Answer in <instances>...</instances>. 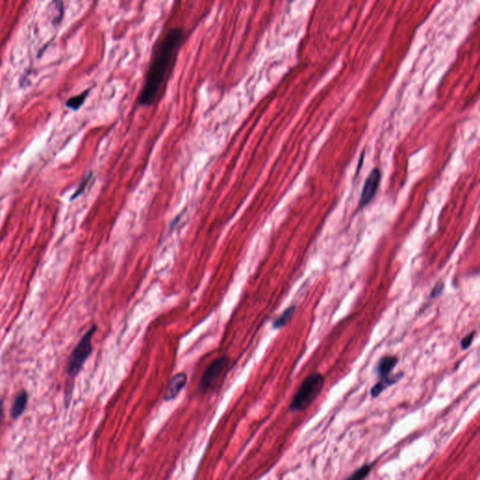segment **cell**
I'll use <instances>...</instances> for the list:
<instances>
[{
    "mask_svg": "<svg viewBox=\"0 0 480 480\" xmlns=\"http://www.w3.org/2000/svg\"><path fill=\"white\" fill-rule=\"evenodd\" d=\"M295 305H292L288 307L287 309H285L282 314L281 316H279L274 322H273V328L274 329H281L282 327H284L287 323L291 320L292 316L294 314L295 312Z\"/></svg>",
    "mask_w": 480,
    "mask_h": 480,
    "instance_id": "obj_11",
    "label": "cell"
},
{
    "mask_svg": "<svg viewBox=\"0 0 480 480\" xmlns=\"http://www.w3.org/2000/svg\"><path fill=\"white\" fill-rule=\"evenodd\" d=\"M443 290H444V283H443V282H438V283L435 285V287L432 290L431 296H432V297H437V296H439V295L442 294Z\"/></svg>",
    "mask_w": 480,
    "mask_h": 480,
    "instance_id": "obj_15",
    "label": "cell"
},
{
    "mask_svg": "<svg viewBox=\"0 0 480 480\" xmlns=\"http://www.w3.org/2000/svg\"><path fill=\"white\" fill-rule=\"evenodd\" d=\"M402 376H403V373H401L399 375H395V376H390V377L387 376V377L382 378L377 384L373 385V387L370 390V395L373 398H376L385 388H387L388 386H390L392 384H395L396 382H398L399 378Z\"/></svg>",
    "mask_w": 480,
    "mask_h": 480,
    "instance_id": "obj_9",
    "label": "cell"
},
{
    "mask_svg": "<svg viewBox=\"0 0 480 480\" xmlns=\"http://www.w3.org/2000/svg\"><path fill=\"white\" fill-rule=\"evenodd\" d=\"M186 383H187V375L184 372H180L179 374L175 375L172 378L171 381L169 382L168 386L166 388L165 399L171 401L173 398H176L180 393V391L183 389Z\"/></svg>",
    "mask_w": 480,
    "mask_h": 480,
    "instance_id": "obj_6",
    "label": "cell"
},
{
    "mask_svg": "<svg viewBox=\"0 0 480 480\" xmlns=\"http://www.w3.org/2000/svg\"><path fill=\"white\" fill-rule=\"evenodd\" d=\"M380 180H381V173L375 168L370 172L369 177L365 181L362 192L360 195V199H359V206H366L371 200L373 199L375 193L377 192Z\"/></svg>",
    "mask_w": 480,
    "mask_h": 480,
    "instance_id": "obj_5",
    "label": "cell"
},
{
    "mask_svg": "<svg viewBox=\"0 0 480 480\" xmlns=\"http://www.w3.org/2000/svg\"><path fill=\"white\" fill-rule=\"evenodd\" d=\"M97 326L94 325L83 336L69 356L67 372L70 376H76L92 352V338L96 333Z\"/></svg>",
    "mask_w": 480,
    "mask_h": 480,
    "instance_id": "obj_3",
    "label": "cell"
},
{
    "mask_svg": "<svg viewBox=\"0 0 480 480\" xmlns=\"http://www.w3.org/2000/svg\"><path fill=\"white\" fill-rule=\"evenodd\" d=\"M90 92V90H86V91H84V92H82V93L79 94V95H76V96L69 98V100L65 103L66 107L72 111L79 110V109L82 107L83 104L86 102V100H87V98L89 96Z\"/></svg>",
    "mask_w": 480,
    "mask_h": 480,
    "instance_id": "obj_10",
    "label": "cell"
},
{
    "mask_svg": "<svg viewBox=\"0 0 480 480\" xmlns=\"http://www.w3.org/2000/svg\"><path fill=\"white\" fill-rule=\"evenodd\" d=\"M474 335H475V332L473 331L471 333H469L467 336L464 337L461 342H460V346L463 350H466L468 347H470V345L472 344V342H473V338H474Z\"/></svg>",
    "mask_w": 480,
    "mask_h": 480,
    "instance_id": "obj_14",
    "label": "cell"
},
{
    "mask_svg": "<svg viewBox=\"0 0 480 480\" xmlns=\"http://www.w3.org/2000/svg\"><path fill=\"white\" fill-rule=\"evenodd\" d=\"M227 363H228L227 357H221L215 359L212 363L206 368V371L203 374V377L200 383V390L202 392L208 390L212 386L213 384L217 381L221 371L226 367Z\"/></svg>",
    "mask_w": 480,
    "mask_h": 480,
    "instance_id": "obj_4",
    "label": "cell"
},
{
    "mask_svg": "<svg viewBox=\"0 0 480 480\" xmlns=\"http://www.w3.org/2000/svg\"><path fill=\"white\" fill-rule=\"evenodd\" d=\"M92 178H93V173L90 171V173L84 178V179L81 181V183L78 186L77 190H76L75 192L73 193V195H72L71 198H70L71 201L76 199L77 197H79L81 194H83V192L86 191V189L88 188V186L90 184V181L92 180Z\"/></svg>",
    "mask_w": 480,
    "mask_h": 480,
    "instance_id": "obj_13",
    "label": "cell"
},
{
    "mask_svg": "<svg viewBox=\"0 0 480 480\" xmlns=\"http://www.w3.org/2000/svg\"><path fill=\"white\" fill-rule=\"evenodd\" d=\"M398 361V357H394V356L382 357L378 362L375 371L377 372L378 375L381 379L387 377L389 376L391 371L396 367Z\"/></svg>",
    "mask_w": 480,
    "mask_h": 480,
    "instance_id": "obj_7",
    "label": "cell"
},
{
    "mask_svg": "<svg viewBox=\"0 0 480 480\" xmlns=\"http://www.w3.org/2000/svg\"><path fill=\"white\" fill-rule=\"evenodd\" d=\"M325 378L321 373H312L304 380L290 405L292 412L304 411L321 393Z\"/></svg>",
    "mask_w": 480,
    "mask_h": 480,
    "instance_id": "obj_2",
    "label": "cell"
},
{
    "mask_svg": "<svg viewBox=\"0 0 480 480\" xmlns=\"http://www.w3.org/2000/svg\"><path fill=\"white\" fill-rule=\"evenodd\" d=\"M2 417H3V402L0 401V423H1Z\"/></svg>",
    "mask_w": 480,
    "mask_h": 480,
    "instance_id": "obj_16",
    "label": "cell"
},
{
    "mask_svg": "<svg viewBox=\"0 0 480 480\" xmlns=\"http://www.w3.org/2000/svg\"><path fill=\"white\" fill-rule=\"evenodd\" d=\"M184 41L182 28H171L159 42L146 72L143 90L139 95V104L150 106L158 100L177 61L181 44Z\"/></svg>",
    "mask_w": 480,
    "mask_h": 480,
    "instance_id": "obj_1",
    "label": "cell"
},
{
    "mask_svg": "<svg viewBox=\"0 0 480 480\" xmlns=\"http://www.w3.org/2000/svg\"><path fill=\"white\" fill-rule=\"evenodd\" d=\"M371 469H372V465L366 464L364 466L360 467L359 469H357V471L352 473L346 480H364L369 475Z\"/></svg>",
    "mask_w": 480,
    "mask_h": 480,
    "instance_id": "obj_12",
    "label": "cell"
},
{
    "mask_svg": "<svg viewBox=\"0 0 480 480\" xmlns=\"http://www.w3.org/2000/svg\"><path fill=\"white\" fill-rule=\"evenodd\" d=\"M28 395L26 391H21L15 397L11 408V416L13 419H18L24 413L28 404Z\"/></svg>",
    "mask_w": 480,
    "mask_h": 480,
    "instance_id": "obj_8",
    "label": "cell"
}]
</instances>
